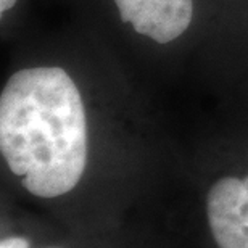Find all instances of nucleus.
<instances>
[{"instance_id": "5", "label": "nucleus", "mask_w": 248, "mask_h": 248, "mask_svg": "<svg viewBox=\"0 0 248 248\" xmlns=\"http://www.w3.org/2000/svg\"><path fill=\"white\" fill-rule=\"evenodd\" d=\"M15 3H16V0H0V12L2 13L8 12Z\"/></svg>"}, {"instance_id": "2", "label": "nucleus", "mask_w": 248, "mask_h": 248, "mask_svg": "<svg viewBox=\"0 0 248 248\" xmlns=\"http://www.w3.org/2000/svg\"><path fill=\"white\" fill-rule=\"evenodd\" d=\"M208 224L219 248H248V176L222 177L210 188Z\"/></svg>"}, {"instance_id": "4", "label": "nucleus", "mask_w": 248, "mask_h": 248, "mask_svg": "<svg viewBox=\"0 0 248 248\" xmlns=\"http://www.w3.org/2000/svg\"><path fill=\"white\" fill-rule=\"evenodd\" d=\"M0 248H29V242L23 237H7L2 240Z\"/></svg>"}, {"instance_id": "1", "label": "nucleus", "mask_w": 248, "mask_h": 248, "mask_svg": "<svg viewBox=\"0 0 248 248\" xmlns=\"http://www.w3.org/2000/svg\"><path fill=\"white\" fill-rule=\"evenodd\" d=\"M0 148L32 195L60 197L78 186L87 165V123L64 69L28 68L8 79L0 97Z\"/></svg>"}, {"instance_id": "3", "label": "nucleus", "mask_w": 248, "mask_h": 248, "mask_svg": "<svg viewBox=\"0 0 248 248\" xmlns=\"http://www.w3.org/2000/svg\"><path fill=\"white\" fill-rule=\"evenodd\" d=\"M123 23L158 44H168L190 26L193 0H115Z\"/></svg>"}]
</instances>
